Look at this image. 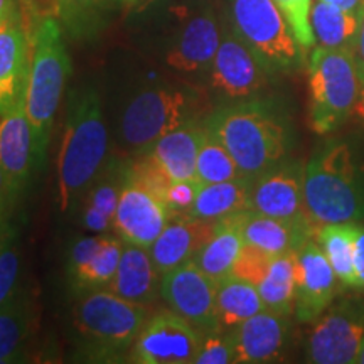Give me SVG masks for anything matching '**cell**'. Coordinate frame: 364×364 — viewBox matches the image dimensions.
<instances>
[{
    "mask_svg": "<svg viewBox=\"0 0 364 364\" xmlns=\"http://www.w3.org/2000/svg\"><path fill=\"white\" fill-rule=\"evenodd\" d=\"M107 156L108 129L102 100L90 88L73 93L58 156V196L63 213L83 201L105 169Z\"/></svg>",
    "mask_w": 364,
    "mask_h": 364,
    "instance_id": "6da1fadb",
    "label": "cell"
},
{
    "mask_svg": "<svg viewBox=\"0 0 364 364\" xmlns=\"http://www.w3.org/2000/svg\"><path fill=\"white\" fill-rule=\"evenodd\" d=\"M208 130L228 149L247 179L282 162L289 147L284 118L270 103L240 100L209 115Z\"/></svg>",
    "mask_w": 364,
    "mask_h": 364,
    "instance_id": "7a4b0ae2",
    "label": "cell"
},
{
    "mask_svg": "<svg viewBox=\"0 0 364 364\" xmlns=\"http://www.w3.org/2000/svg\"><path fill=\"white\" fill-rule=\"evenodd\" d=\"M304 203L316 230L364 221V164L348 144L327 145L306 164Z\"/></svg>",
    "mask_w": 364,
    "mask_h": 364,
    "instance_id": "3957f363",
    "label": "cell"
},
{
    "mask_svg": "<svg viewBox=\"0 0 364 364\" xmlns=\"http://www.w3.org/2000/svg\"><path fill=\"white\" fill-rule=\"evenodd\" d=\"M63 29L58 19L44 17L34 31L31 43V68L26 90V112L36 140V161H43L56 118L63 91L70 78Z\"/></svg>",
    "mask_w": 364,
    "mask_h": 364,
    "instance_id": "277c9868",
    "label": "cell"
},
{
    "mask_svg": "<svg viewBox=\"0 0 364 364\" xmlns=\"http://www.w3.org/2000/svg\"><path fill=\"white\" fill-rule=\"evenodd\" d=\"M152 316L150 306L130 302L110 290H91L75 309V327L90 361H118L130 354Z\"/></svg>",
    "mask_w": 364,
    "mask_h": 364,
    "instance_id": "5b68a950",
    "label": "cell"
},
{
    "mask_svg": "<svg viewBox=\"0 0 364 364\" xmlns=\"http://www.w3.org/2000/svg\"><path fill=\"white\" fill-rule=\"evenodd\" d=\"M311 124L318 135L343 125L356 105L361 80L351 49H314L309 63Z\"/></svg>",
    "mask_w": 364,
    "mask_h": 364,
    "instance_id": "8992f818",
    "label": "cell"
},
{
    "mask_svg": "<svg viewBox=\"0 0 364 364\" xmlns=\"http://www.w3.org/2000/svg\"><path fill=\"white\" fill-rule=\"evenodd\" d=\"M228 22L270 73L295 70L302 63V48L275 0H228Z\"/></svg>",
    "mask_w": 364,
    "mask_h": 364,
    "instance_id": "52a82bcc",
    "label": "cell"
},
{
    "mask_svg": "<svg viewBox=\"0 0 364 364\" xmlns=\"http://www.w3.org/2000/svg\"><path fill=\"white\" fill-rule=\"evenodd\" d=\"M199 97L194 91L150 86L132 97L120 118V136L130 150H149L164 134L196 117Z\"/></svg>",
    "mask_w": 364,
    "mask_h": 364,
    "instance_id": "ba28073f",
    "label": "cell"
},
{
    "mask_svg": "<svg viewBox=\"0 0 364 364\" xmlns=\"http://www.w3.org/2000/svg\"><path fill=\"white\" fill-rule=\"evenodd\" d=\"M364 339V300L349 297L329 306L307 341V361L314 364L358 363Z\"/></svg>",
    "mask_w": 364,
    "mask_h": 364,
    "instance_id": "9c48e42d",
    "label": "cell"
},
{
    "mask_svg": "<svg viewBox=\"0 0 364 364\" xmlns=\"http://www.w3.org/2000/svg\"><path fill=\"white\" fill-rule=\"evenodd\" d=\"M204 332L172 311L152 314L140 331L129 361L136 364H191L201 349Z\"/></svg>",
    "mask_w": 364,
    "mask_h": 364,
    "instance_id": "30bf717a",
    "label": "cell"
},
{
    "mask_svg": "<svg viewBox=\"0 0 364 364\" xmlns=\"http://www.w3.org/2000/svg\"><path fill=\"white\" fill-rule=\"evenodd\" d=\"M171 218L166 201L127 169L112 223L118 238L127 245L149 250Z\"/></svg>",
    "mask_w": 364,
    "mask_h": 364,
    "instance_id": "8fae6325",
    "label": "cell"
},
{
    "mask_svg": "<svg viewBox=\"0 0 364 364\" xmlns=\"http://www.w3.org/2000/svg\"><path fill=\"white\" fill-rule=\"evenodd\" d=\"M218 284L196 262H188L161 277V297L172 311L188 318L199 331H220L216 312Z\"/></svg>",
    "mask_w": 364,
    "mask_h": 364,
    "instance_id": "7c38bea8",
    "label": "cell"
},
{
    "mask_svg": "<svg viewBox=\"0 0 364 364\" xmlns=\"http://www.w3.org/2000/svg\"><path fill=\"white\" fill-rule=\"evenodd\" d=\"M208 73L211 88L223 97L247 100L265 86L270 71L228 26L223 29L220 48Z\"/></svg>",
    "mask_w": 364,
    "mask_h": 364,
    "instance_id": "4fadbf2b",
    "label": "cell"
},
{
    "mask_svg": "<svg viewBox=\"0 0 364 364\" xmlns=\"http://www.w3.org/2000/svg\"><path fill=\"white\" fill-rule=\"evenodd\" d=\"M304 172L306 166L299 162L277 164L250 179L248 209L280 220L311 223L304 203Z\"/></svg>",
    "mask_w": 364,
    "mask_h": 364,
    "instance_id": "5bb4252c",
    "label": "cell"
},
{
    "mask_svg": "<svg viewBox=\"0 0 364 364\" xmlns=\"http://www.w3.org/2000/svg\"><path fill=\"white\" fill-rule=\"evenodd\" d=\"M336 277L324 250L316 238L297 250L295 275V316L300 322H314L331 306L336 295Z\"/></svg>",
    "mask_w": 364,
    "mask_h": 364,
    "instance_id": "9a60e30c",
    "label": "cell"
},
{
    "mask_svg": "<svg viewBox=\"0 0 364 364\" xmlns=\"http://www.w3.org/2000/svg\"><path fill=\"white\" fill-rule=\"evenodd\" d=\"M221 27L211 7L201 9L186 22L171 49L166 63L176 71L196 75L208 73L221 43Z\"/></svg>",
    "mask_w": 364,
    "mask_h": 364,
    "instance_id": "2e32d148",
    "label": "cell"
},
{
    "mask_svg": "<svg viewBox=\"0 0 364 364\" xmlns=\"http://www.w3.org/2000/svg\"><path fill=\"white\" fill-rule=\"evenodd\" d=\"M233 216L245 245H250L272 257L295 253L307 240L314 238L317 231L307 221L280 220V218L262 215L252 209H245Z\"/></svg>",
    "mask_w": 364,
    "mask_h": 364,
    "instance_id": "e0dca14e",
    "label": "cell"
},
{
    "mask_svg": "<svg viewBox=\"0 0 364 364\" xmlns=\"http://www.w3.org/2000/svg\"><path fill=\"white\" fill-rule=\"evenodd\" d=\"M218 221H204L189 215L169 220L159 238L149 248L159 275L174 270L188 262H194L206 241L216 230Z\"/></svg>",
    "mask_w": 364,
    "mask_h": 364,
    "instance_id": "ac0fdd59",
    "label": "cell"
},
{
    "mask_svg": "<svg viewBox=\"0 0 364 364\" xmlns=\"http://www.w3.org/2000/svg\"><path fill=\"white\" fill-rule=\"evenodd\" d=\"M289 316L263 311L231 329L235 363H272L282 356L289 336Z\"/></svg>",
    "mask_w": 364,
    "mask_h": 364,
    "instance_id": "d6986e66",
    "label": "cell"
},
{
    "mask_svg": "<svg viewBox=\"0 0 364 364\" xmlns=\"http://www.w3.org/2000/svg\"><path fill=\"white\" fill-rule=\"evenodd\" d=\"M206 135V122L191 118L164 134L147 150V159L167 179H194L198 154Z\"/></svg>",
    "mask_w": 364,
    "mask_h": 364,
    "instance_id": "ffe728a7",
    "label": "cell"
},
{
    "mask_svg": "<svg viewBox=\"0 0 364 364\" xmlns=\"http://www.w3.org/2000/svg\"><path fill=\"white\" fill-rule=\"evenodd\" d=\"M34 161L36 140L24 98L0 117V167L21 191L29 179Z\"/></svg>",
    "mask_w": 364,
    "mask_h": 364,
    "instance_id": "44dd1931",
    "label": "cell"
},
{
    "mask_svg": "<svg viewBox=\"0 0 364 364\" xmlns=\"http://www.w3.org/2000/svg\"><path fill=\"white\" fill-rule=\"evenodd\" d=\"M31 43L21 22L0 29V117L26 98Z\"/></svg>",
    "mask_w": 364,
    "mask_h": 364,
    "instance_id": "7402d4cb",
    "label": "cell"
},
{
    "mask_svg": "<svg viewBox=\"0 0 364 364\" xmlns=\"http://www.w3.org/2000/svg\"><path fill=\"white\" fill-rule=\"evenodd\" d=\"M159 272L147 248L124 243L120 263L107 290L130 302L152 306L161 294Z\"/></svg>",
    "mask_w": 364,
    "mask_h": 364,
    "instance_id": "603a6c76",
    "label": "cell"
},
{
    "mask_svg": "<svg viewBox=\"0 0 364 364\" xmlns=\"http://www.w3.org/2000/svg\"><path fill=\"white\" fill-rule=\"evenodd\" d=\"M122 0H54L59 24L71 39L88 41L98 36Z\"/></svg>",
    "mask_w": 364,
    "mask_h": 364,
    "instance_id": "cb8c5ba5",
    "label": "cell"
},
{
    "mask_svg": "<svg viewBox=\"0 0 364 364\" xmlns=\"http://www.w3.org/2000/svg\"><path fill=\"white\" fill-rule=\"evenodd\" d=\"M245 247V240L236 225L235 216L225 218L216 223V230L206 245L196 255L194 262L198 267L211 277L216 284L225 280L233 273V267L238 260L241 250Z\"/></svg>",
    "mask_w": 364,
    "mask_h": 364,
    "instance_id": "d4e9b609",
    "label": "cell"
},
{
    "mask_svg": "<svg viewBox=\"0 0 364 364\" xmlns=\"http://www.w3.org/2000/svg\"><path fill=\"white\" fill-rule=\"evenodd\" d=\"M250 179L215 182V184H201L196 196L189 216L204 221H221L236 213L248 209Z\"/></svg>",
    "mask_w": 364,
    "mask_h": 364,
    "instance_id": "484cf974",
    "label": "cell"
},
{
    "mask_svg": "<svg viewBox=\"0 0 364 364\" xmlns=\"http://www.w3.org/2000/svg\"><path fill=\"white\" fill-rule=\"evenodd\" d=\"M267 311L258 287L230 275L218 284L216 312L221 329L231 331L250 317Z\"/></svg>",
    "mask_w": 364,
    "mask_h": 364,
    "instance_id": "4316f807",
    "label": "cell"
},
{
    "mask_svg": "<svg viewBox=\"0 0 364 364\" xmlns=\"http://www.w3.org/2000/svg\"><path fill=\"white\" fill-rule=\"evenodd\" d=\"M359 230H361L359 225L339 223V225L318 226L314 235V238L324 250L338 280L346 287H356V289H361L354 265V248H356Z\"/></svg>",
    "mask_w": 364,
    "mask_h": 364,
    "instance_id": "83f0119b",
    "label": "cell"
},
{
    "mask_svg": "<svg viewBox=\"0 0 364 364\" xmlns=\"http://www.w3.org/2000/svg\"><path fill=\"white\" fill-rule=\"evenodd\" d=\"M125 172L127 171L122 172L118 166L115 167V164H112L107 167V171H102V174L86 193L83 199V223L88 230L95 233H103L112 226L122 186L125 181Z\"/></svg>",
    "mask_w": 364,
    "mask_h": 364,
    "instance_id": "f1b7e54d",
    "label": "cell"
},
{
    "mask_svg": "<svg viewBox=\"0 0 364 364\" xmlns=\"http://www.w3.org/2000/svg\"><path fill=\"white\" fill-rule=\"evenodd\" d=\"M358 24V12L344 11L322 0L312 6L311 26L318 48L351 49Z\"/></svg>",
    "mask_w": 364,
    "mask_h": 364,
    "instance_id": "f546056e",
    "label": "cell"
},
{
    "mask_svg": "<svg viewBox=\"0 0 364 364\" xmlns=\"http://www.w3.org/2000/svg\"><path fill=\"white\" fill-rule=\"evenodd\" d=\"M295 275L297 252L272 258L265 277L258 284V292L268 311L282 316H290L295 311Z\"/></svg>",
    "mask_w": 364,
    "mask_h": 364,
    "instance_id": "4dcf8cb0",
    "label": "cell"
},
{
    "mask_svg": "<svg viewBox=\"0 0 364 364\" xmlns=\"http://www.w3.org/2000/svg\"><path fill=\"white\" fill-rule=\"evenodd\" d=\"M122 252H124V241L120 238L107 236L100 252L86 265L75 272H70L73 289L81 294H86L91 292V290H100L108 287L117 273Z\"/></svg>",
    "mask_w": 364,
    "mask_h": 364,
    "instance_id": "1f68e13d",
    "label": "cell"
},
{
    "mask_svg": "<svg viewBox=\"0 0 364 364\" xmlns=\"http://www.w3.org/2000/svg\"><path fill=\"white\" fill-rule=\"evenodd\" d=\"M31 332V311L26 299L17 294L0 307V364L19 361Z\"/></svg>",
    "mask_w": 364,
    "mask_h": 364,
    "instance_id": "d6a6232c",
    "label": "cell"
},
{
    "mask_svg": "<svg viewBox=\"0 0 364 364\" xmlns=\"http://www.w3.org/2000/svg\"><path fill=\"white\" fill-rule=\"evenodd\" d=\"M196 176L201 184H215L245 177L228 149L208 130V127L198 154Z\"/></svg>",
    "mask_w": 364,
    "mask_h": 364,
    "instance_id": "836d02e7",
    "label": "cell"
},
{
    "mask_svg": "<svg viewBox=\"0 0 364 364\" xmlns=\"http://www.w3.org/2000/svg\"><path fill=\"white\" fill-rule=\"evenodd\" d=\"M275 4L284 14L287 24H289L300 48H314L316 38H314L311 26L312 0H275Z\"/></svg>",
    "mask_w": 364,
    "mask_h": 364,
    "instance_id": "e575fe53",
    "label": "cell"
},
{
    "mask_svg": "<svg viewBox=\"0 0 364 364\" xmlns=\"http://www.w3.org/2000/svg\"><path fill=\"white\" fill-rule=\"evenodd\" d=\"M21 272V255L14 240L6 238L0 243V307L16 297Z\"/></svg>",
    "mask_w": 364,
    "mask_h": 364,
    "instance_id": "d590c367",
    "label": "cell"
},
{
    "mask_svg": "<svg viewBox=\"0 0 364 364\" xmlns=\"http://www.w3.org/2000/svg\"><path fill=\"white\" fill-rule=\"evenodd\" d=\"M235 363V348L231 332L223 329L204 334L201 349L194 364H230Z\"/></svg>",
    "mask_w": 364,
    "mask_h": 364,
    "instance_id": "8d00e7d4",
    "label": "cell"
},
{
    "mask_svg": "<svg viewBox=\"0 0 364 364\" xmlns=\"http://www.w3.org/2000/svg\"><path fill=\"white\" fill-rule=\"evenodd\" d=\"M272 258V255H267L260 252V250L250 247V245H245L238 260L235 263L233 273H231V275L247 280L250 284L258 287V284L263 280V277H265L268 267H270Z\"/></svg>",
    "mask_w": 364,
    "mask_h": 364,
    "instance_id": "74e56055",
    "label": "cell"
},
{
    "mask_svg": "<svg viewBox=\"0 0 364 364\" xmlns=\"http://www.w3.org/2000/svg\"><path fill=\"white\" fill-rule=\"evenodd\" d=\"M199 188H201V182H199L198 177L169 182L166 191V204L169 208L172 218L189 215V209L193 208Z\"/></svg>",
    "mask_w": 364,
    "mask_h": 364,
    "instance_id": "f35d334b",
    "label": "cell"
},
{
    "mask_svg": "<svg viewBox=\"0 0 364 364\" xmlns=\"http://www.w3.org/2000/svg\"><path fill=\"white\" fill-rule=\"evenodd\" d=\"M105 238H107V236H88V238H81L76 241L70 252V265H68V272H75L86 265V263L100 252Z\"/></svg>",
    "mask_w": 364,
    "mask_h": 364,
    "instance_id": "ab89813d",
    "label": "cell"
},
{
    "mask_svg": "<svg viewBox=\"0 0 364 364\" xmlns=\"http://www.w3.org/2000/svg\"><path fill=\"white\" fill-rule=\"evenodd\" d=\"M19 193L21 191L16 188V184H14L11 177H9L6 172L2 171V167H0V228L6 223L9 211L12 209V204L16 201L17 194Z\"/></svg>",
    "mask_w": 364,
    "mask_h": 364,
    "instance_id": "60d3db41",
    "label": "cell"
},
{
    "mask_svg": "<svg viewBox=\"0 0 364 364\" xmlns=\"http://www.w3.org/2000/svg\"><path fill=\"white\" fill-rule=\"evenodd\" d=\"M358 19H359L358 33H356V38H354L351 51L354 56V63H356V68H358L359 80H361V83H364V0L361 7L358 9Z\"/></svg>",
    "mask_w": 364,
    "mask_h": 364,
    "instance_id": "b9f144b4",
    "label": "cell"
},
{
    "mask_svg": "<svg viewBox=\"0 0 364 364\" xmlns=\"http://www.w3.org/2000/svg\"><path fill=\"white\" fill-rule=\"evenodd\" d=\"M21 22V11L17 0H0V29Z\"/></svg>",
    "mask_w": 364,
    "mask_h": 364,
    "instance_id": "7bdbcfd3",
    "label": "cell"
},
{
    "mask_svg": "<svg viewBox=\"0 0 364 364\" xmlns=\"http://www.w3.org/2000/svg\"><path fill=\"white\" fill-rule=\"evenodd\" d=\"M354 265H356V273L359 279V285L364 290V226L359 230L356 238V248H354Z\"/></svg>",
    "mask_w": 364,
    "mask_h": 364,
    "instance_id": "ee69618b",
    "label": "cell"
},
{
    "mask_svg": "<svg viewBox=\"0 0 364 364\" xmlns=\"http://www.w3.org/2000/svg\"><path fill=\"white\" fill-rule=\"evenodd\" d=\"M322 2L331 4V6H334V7L344 9V11L358 12V9L361 7L363 0H322Z\"/></svg>",
    "mask_w": 364,
    "mask_h": 364,
    "instance_id": "f6af8a7d",
    "label": "cell"
},
{
    "mask_svg": "<svg viewBox=\"0 0 364 364\" xmlns=\"http://www.w3.org/2000/svg\"><path fill=\"white\" fill-rule=\"evenodd\" d=\"M353 115L356 117L358 122H361V124L364 125V83H361V90H359V95H358L356 105H354Z\"/></svg>",
    "mask_w": 364,
    "mask_h": 364,
    "instance_id": "bcb514c9",
    "label": "cell"
},
{
    "mask_svg": "<svg viewBox=\"0 0 364 364\" xmlns=\"http://www.w3.org/2000/svg\"><path fill=\"white\" fill-rule=\"evenodd\" d=\"M358 363H359V364H364V339H363L361 349H359V356H358Z\"/></svg>",
    "mask_w": 364,
    "mask_h": 364,
    "instance_id": "7dc6e473",
    "label": "cell"
},
{
    "mask_svg": "<svg viewBox=\"0 0 364 364\" xmlns=\"http://www.w3.org/2000/svg\"><path fill=\"white\" fill-rule=\"evenodd\" d=\"M124 2H127V4H135V2H139V0H124Z\"/></svg>",
    "mask_w": 364,
    "mask_h": 364,
    "instance_id": "c3c4849f",
    "label": "cell"
}]
</instances>
